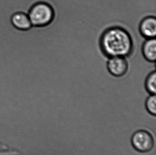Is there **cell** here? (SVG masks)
<instances>
[{
  "instance_id": "6da1fadb",
  "label": "cell",
  "mask_w": 156,
  "mask_h": 155,
  "mask_svg": "<svg viewBox=\"0 0 156 155\" xmlns=\"http://www.w3.org/2000/svg\"><path fill=\"white\" fill-rule=\"evenodd\" d=\"M100 50L107 58L126 57L133 52L134 43L131 34L124 28L112 26L102 32L99 40Z\"/></svg>"
},
{
  "instance_id": "7a4b0ae2",
  "label": "cell",
  "mask_w": 156,
  "mask_h": 155,
  "mask_svg": "<svg viewBox=\"0 0 156 155\" xmlns=\"http://www.w3.org/2000/svg\"><path fill=\"white\" fill-rule=\"evenodd\" d=\"M55 9L48 2L34 4L28 14L32 26L45 27L53 23L55 18Z\"/></svg>"
},
{
  "instance_id": "3957f363",
  "label": "cell",
  "mask_w": 156,
  "mask_h": 155,
  "mask_svg": "<svg viewBox=\"0 0 156 155\" xmlns=\"http://www.w3.org/2000/svg\"><path fill=\"white\" fill-rule=\"evenodd\" d=\"M134 148L140 153H147L154 146V139L149 132L145 130H139L135 132L131 139Z\"/></svg>"
},
{
  "instance_id": "277c9868",
  "label": "cell",
  "mask_w": 156,
  "mask_h": 155,
  "mask_svg": "<svg viewBox=\"0 0 156 155\" xmlns=\"http://www.w3.org/2000/svg\"><path fill=\"white\" fill-rule=\"evenodd\" d=\"M106 67L110 75L115 77H122L128 71L129 63L125 57H112L108 58Z\"/></svg>"
},
{
  "instance_id": "5b68a950",
  "label": "cell",
  "mask_w": 156,
  "mask_h": 155,
  "mask_svg": "<svg viewBox=\"0 0 156 155\" xmlns=\"http://www.w3.org/2000/svg\"><path fill=\"white\" fill-rule=\"evenodd\" d=\"M139 31L145 39L156 38V18L155 15H149L144 17L140 21Z\"/></svg>"
},
{
  "instance_id": "8992f818",
  "label": "cell",
  "mask_w": 156,
  "mask_h": 155,
  "mask_svg": "<svg viewBox=\"0 0 156 155\" xmlns=\"http://www.w3.org/2000/svg\"><path fill=\"white\" fill-rule=\"evenodd\" d=\"M142 53L146 60L149 63H155L156 60V38L146 39L142 46Z\"/></svg>"
},
{
  "instance_id": "52a82bcc",
  "label": "cell",
  "mask_w": 156,
  "mask_h": 155,
  "mask_svg": "<svg viewBox=\"0 0 156 155\" xmlns=\"http://www.w3.org/2000/svg\"><path fill=\"white\" fill-rule=\"evenodd\" d=\"M11 22L15 27L19 29L27 30L32 27L28 15L23 13H17L13 15Z\"/></svg>"
},
{
  "instance_id": "ba28073f",
  "label": "cell",
  "mask_w": 156,
  "mask_h": 155,
  "mask_svg": "<svg viewBox=\"0 0 156 155\" xmlns=\"http://www.w3.org/2000/svg\"><path fill=\"white\" fill-rule=\"evenodd\" d=\"M146 90L150 95H156V72L155 70L150 72L147 77L145 81Z\"/></svg>"
},
{
  "instance_id": "9c48e42d",
  "label": "cell",
  "mask_w": 156,
  "mask_h": 155,
  "mask_svg": "<svg viewBox=\"0 0 156 155\" xmlns=\"http://www.w3.org/2000/svg\"><path fill=\"white\" fill-rule=\"evenodd\" d=\"M146 108L148 112L152 115L156 114V96L155 95H151L147 99L146 103Z\"/></svg>"
}]
</instances>
